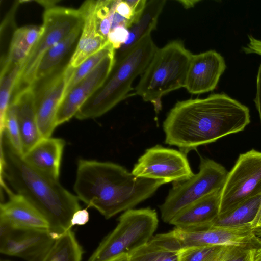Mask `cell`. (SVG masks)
<instances>
[{
    "instance_id": "38",
    "label": "cell",
    "mask_w": 261,
    "mask_h": 261,
    "mask_svg": "<svg viewBox=\"0 0 261 261\" xmlns=\"http://www.w3.org/2000/svg\"><path fill=\"white\" fill-rule=\"evenodd\" d=\"M179 3H180L184 8L186 9L191 8L195 6V5L199 2V1L197 0H181L178 1Z\"/></svg>"
},
{
    "instance_id": "7",
    "label": "cell",
    "mask_w": 261,
    "mask_h": 261,
    "mask_svg": "<svg viewBox=\"0 0 261 261\" xmlns=\"http://www.w3.org/2000/svg\"><path fill=\"white\" fill-rule=\"evenodd\" d=\"M227 171L208 158H200L199 171L190 178L173 182L164 202L160 206L164 222L169 223L183 209L212 192L222 189Z\"/></svg>"
},
{
    "instance_id": "29",
    "label": "cell",
    "mask_w": 261,
    "mask_h": 261,
    "mask_svg": "<svg viewBox=\"0 0 261 261\" xmlns=\"http://www.w3.org/2000/svg\"><path fill=\"white\" fill-rule=\"evenodd\" d=\"M117 2V0H98L96 2L95 13L98 33L107 40Z\"/></svg>"
},
{
    "instance_id": "6",
    "label": "cell",
    "mask_w": 261,
    "mask_h": 261,
    "mask_svg": "<svg viewBox=\"0 0 261 261\" xmlns=\"http://www.w3.org/2000/svg\"><path fill=\"white\" fill-rule=\"evenodd\" d=\"M158 222L156 211L149 207L125 211L115 229L87 261H109L123 255L129 256L151 240Z\"/></svg>"
},
{
    "instance_id": "19",
    "label": "cell",
    "mask_w": 261,
    "mask_h": 261,
    "mask_svg": "<svg viewBox=\"0 0 261 261\" xmlns=\"http://www.w3.org/2000/svg\"><path fill=\"white\" fill-rule=\"evenodd\" d=\"M65 141L58 138H43L22 155L35 169L58 179Z\"/></svg>"
},
{
    "instance_id": "14",
    "label": "cell",
    "mask_w": 261,
    "mask_h": 261,
    "mask_svg": "<svg viewBox=\"0 0 261 261\" xmlns=\"http://www.w3.org/2000/svg\"><path fill=\"white\" fill-rule=\"evenodd\" d=\"M115 60V53L107 56L63 97L56 116V127L75 116L85 101L102 86L111 73Z\"/></svg>"
},
{
    "instance_id": "10",
    "label": "cell",
    "mask_w": 261,
    "mask_h": 261,
    "mask_svg": "<svg viewBox=\"0 0 261 261\" xmlns=\"http://www.w3.org/2000/svg\"><path fill=\"white\" fill-rule=\"evenodd\" d=\"M176 249L182 250L203 246H234L257 249L261 246V230L253 229L250 223L234 226H215L170 231Z\"/></svg>"
},
{
    "instance_id": "31",
    "label": "cell",
    "mask_w": 261,
    "mask_h": 261,
    "mask_svg": "<svg viewBox=\"0 0 261 261\" xmlns=\"http://www.w3.org/2000/svg\"><path fill=\"white\" fill-rule=\"evenodd\" d=\"M128 29L124 27H118L111 30L108 36V41L115 50L119 49L128 38Z\"/></svg>"
},
{
    "instance_id": "8",
    "label": "cell",
    "mask_w": 261,
    "mask_h": 261,
    "mask_svg": "<svg viewBox=\"0 0 261 261\" xmlns=\"http://www.w3.org/2000/svg\"><path fill=\"white\" fill-rule=\"evenodd\" d=\"M43 20V33L24 63L15 91L18 90L22 85H25L24 87L32 85L37 68L44 54L84 23L80 9L56 5L45 9Z\"/></svg>"
},
{
    "instance_id": "28",
    "label": "cell",
    "mask_w": 261,
    "mask_h": 261,
    "mask_svg": "<svg viewBox=\"0 0 261 261\" xmlns=\"http://www.w3.org/2000/svg\"><path fill=\"white\" fill-rule=\"evenodd\" d=\"M179 253L164 248L149 241L128 257L129 261H179Z\"/></svg>"
},
{
    "instance_id": "4",
    "label": "cell",
    "mask_w": 261,
    "mask_h": 261,
    "mask_svg": "<svg viewBox=\"0 0 261 261\" xmlns=\"http://www.w3.org/2000/svg\"><path fill=\"white\" fill-rule=\"evenodd\" d=\"M157 49L149 34L115 57V64L105 83L82 105L75 118L85 120L99 117L127 97L134 81L144 72Z\"/></svg>"
},
{
    "instance_id": "35",
    "label": "cell",
    "mask_w": 261,
    "mask_h": 261,
    "mask_svg": "<svg viewBox=\"0 0 261 261\" xmlns=\"http://www.w3.org/2000/svg\"><path fill=\"white\" fill-rule=\"evenodd\" d=\"M126 1L133 11L135 22L139 18L142 13L144 11L147 1L127 0Z\"/></svg>"
},
{
    "instance_id": "36",
    "label": "cell",
    "mask_w": 261,
    "mask_h": 261,
    "mask_svg": "<svg viewBox=\"0 0 261 261\" xmlns=\"http://www.w3.org/2000/svg\"><path fill=\"white\" fill-rule=\"evenodd\" d=\"M254 101L258 112L261 123V64L259 66L256 77V92Z\"/></svg>"
},
{
    "instance_id": "11",
    "label": "cell",
    "mask_w": 261,
    "mask_h": 261,
    "mask_svg": "<svg viewBox=\"0 0 261 261\" xmlns=\"http://www.w3.org/2000/svg\"><path fill=\"white\" fill-rule=\"evenodd\" d=\"M132 173L137 177L163 180L166 184L184 181L194 175L186 154L159 145L145 151Z\"/></svg>"
},
{
    "instance_id": "40",
    "label": "cell",
    "mask_w": 261,
    "mask_h": 261,
    "mask_svg": "<svg viewBox=\"0 0 261 261\" xmlns=\"http://www.w3.org/2000/svg\"><path fill=\"white\" fill-rule=\"evenodd\" d=\"M109 261H129V257L127 255H123Z\"/></svg>"
},
{
    "instance_id": "27",
    "label": "cell",
    "mask_w": 261,
    "mask_h": 261,
    "mask_svg": "<svg viewBox=\"0 0 261 261\" xmlns=\"http://www.w3.org/2000/svg\"><path fill=\"white\" fill-rule=\"evenodd\" d=\"M115 49L109 43L100 50L91 56L75 68L74 73L65 89L64 97L80 81L92 72L107 56L115 53Z\"/></svg>"
},
{
    "instance_id": "17",
    "label": "cell",
    "mask_w": 261,
    "mask_h": 261,
    "mask_svg": "<svg viewBox=\"0 0 261 261\" xmlns=\"http://www.w3.org/2000/svg\"><path fill=\"white\" fill-rule=\"evenodd\" d=\"M11 102L14 106L21 137L23 155L43 138L38 128L33 87H24L14 93Z\"/></svg>"
},
{
    "instance_id": "24",
    "label": "cell",
    "mask_w": 261,
    "mask_h": 261,
    "mask_svg": "<svg viewBox=\"0 0 261 261\" xmlns=\"http://www.w3.org/2000/svg\"><path fill=\"white\" fill-rule=\"evenodd\" d=\"M83 250L70 230L56 240L43 261H81Z\"/></svg>"
},
{
    "instance_id": "37",
    "label": "cell",
    "mask_w": 261,
    "mask_h": 261,
    "mask_svg": "<svg viewBox=\"0 0 261 261\" xmlns=\"http://www.w3.org/2000/svg\"><path fill=\"white\" fill-rule=\"evenodd\" d=\"M250 225L253 229L261 230V197L258 212L254 220L250 223Z\"/></svg>"
},
{
    "instance_id": "2",
    "label": "cell",
    "mask_w": 261,
    "mask_h": 261,
    "mask_svg": "<svg viewBox=\"0 0 261 261\" xmlns=\"http://www.w3.org/2000/svg\"><path fill=\"white\" fill-rule=\"evenodd\" d=\"M0 151L1 179L7 181L43 216L54 239L57 240L70 230L72 217L81 208L77 197L58 179L27 163L4 133L0 137Z\"/></svg>"
},
{
    "instance_id": "18",
    "label": "cell",
    "mask_w": 261,
    "mask_h": 261,
    "mask_svg": "<svg viewBox=\"0 0 261 261\" xmlns=\"http://www.w3.org/2000/svg\"><path fill=\"white\" fill-rule=\"evenodd\" d=\"M8 196V200L1 202L0 219L18 227L48 229L43 216L23 196L14 193L6 184L1 186Z\"/></svg>"
},
{
    "instance_id": "22",
    "label": "cell",
    "mask_w": 261,
    "mask_h": 261,
    "mask_svg": "<svg viewBox=\"0 0 261 261\" xmlns=\"http://www.w3.org/2000/svg\"><path fill=\"white\" fill-rule=\"evenodd\" d=\"M83 23L44 54L37 68L33 84L49 76L61 67L60 66L65 57L73 47H76Z\"/></svg>"
},
{
    "instance_id": "21",
    "label": "cell",
    "mask_w": 261,
    "mask_h": 261,
    "mask_svg": "<svg viewBox=\"0 0 261 261\" xmlns=\"http://www.w3.org/2000/svg\"><path fill=\"white\" fill-rule=\"evenodd\" d=\"M166 3L165 0H150L147 2L145 9L139 18L128 29L127 40L116 50L115 57L124 53L140 40L156 28L158 20Z\"/></svg>"
},
{
    "instance_id": "32",
    "label": "cell",
    "mask_w": 261,
    "mask_h": 261,
    "mask_svg": "<svg viewBox=\"0 0 261 261\" xmlns=\"http://www.w3.org/2000/svg\"><path fill=\"white\" fill-rule=\"evenodd\" d=\"M256 250L238 247L224 261H254Z\"/></svg>"
},
{
    "instance_id": "39",
    "label": "cell",
    "mask_w": 261,
    "mask_h": 261,
    "mask_svg": "<svg viewBox=\"0 0 261 261\" xmlns=\"http://www.w3.org/2000/svg\"><path fill=\"white\" fill-rule=\"evenodd\" d=\"M254 261H261V246L256 250Z\"/></svg>"
},
{
    "instance_id": "13",
    "label": "cell",
    "mask_w": 261,
    "mask_h": 261,
    "mask_svg": "<svg viewBox=\"0 0 261 261\" xmlns=\"http://www.w3.org/2000/svg\"><path fill=\"white\" fill-rule=\"evenodd\" d=\"M75 69L68 63L39 81L41 83H35L38 85L37 87L32 85L35 95L37 122L42 138L50 137L56 127V114Z\"/></svg>"
},
{
    "instance_id": "30",
    "label": "cell",
    "mask_w": 261,
    "mask_h": 261,
    "mask_svg": "<svg viewBox=\"0 0 261 261\" xmlns=\"http://www.w3.org/2000/svg\"><path fill=\"white\" fill-rule=\"evenodd\" d=\"M4 133L6 134L14 149L23 155V146L19 126L17 119L15 109L12 103L8 110Z\"/></svg>"
},
{
    "instance_id": "20",
    "label": "cell",
    "mask_w": 261,
    "mask_h": 261,
    "mask_svg": "<svg viewBox=\"0 0 261 261\" xmlns=\"http://www.w3.org/2000/svg\"><path fill=\"white\" fill-rule=\"evenodd\" d=\"M44 31L43 25H29L16 29L7 55L1 61L0 77L15 66L23 64Z\"/></svg>"
},
{
    "instance_id": "23",
    "label": "cell",
    "mask_w": 261,
    "mask_h": 261,
    "mask_svg": "<svg viewBox=\"0 0 261 261\" xmlns=\"http://www.w3.org/2000/svg\"><path fill=\"white\" fill-rule=\"evenodd\" d=\"M261 195L246 201L233 210L219 215L212 226H234L250 223L258 212Z\"/></svg>"
},
{
    "instance_id": "3",
    "label": "cell",
    "mask_w": 261,
    "mask_h": 261,
    "mask_svg": "<svg viewBox=\"0 0 261 261\" xmlns=\"http://www.w3.org/2000/svg\"><path fill=\"white\" fill-rule=\"evenodd\" d=\"M163 180L137 177L116 163L81 159L73 189L79 200L109 219L150 197Z\"/></svg>"
},
{
    "instance_id": "33",
    "label": "cell",
    "mask_w": 261,
    "mask_h": 261,
    "mask_svg": "<svg viewBox=\"0 0 261 261\" xmlns=\"http://www.w3.org/2000/svg\"><path fill=\"white\" fill-rule=\"evenodd\" d=\"M115 11L119 15L129 20L132 24L135 22V17L132 9L126 1L117 0Z\"/></svg>"
},
{
    "instance_id": "26",
    "label": "cell",
    "mask_w": 261,
    "mask_h": 261,
    "mask_svg": "<svg viewBox=\"0 0 261 261\" xmlns=\"http://www.w3.org/2000/svg\"><path fill=\"white\" fill-rule=\"evenodd\" d=\"M239 247L203 246L184 249L179 253V261H224Z\"/></svg>"
},
{
    "instance_id": "15",
    "label": "cell",
    "mask_w": 261,
    "mask_h": 261,
    "mask_svg": "<svg viewBox=\"0 0 261 261\" xmlns=\"http://www.w3.org/2000/svg\"><path fill=\"white\" fill-rule=\"evenodd\" d=\"M224 58L210 50L193 55L187 71L185 88L192 94L213 91L226 69Z\"/></svg>"
},
{
    "instance_id": "5",
    "label": "cell",
    "mask_w": 261,
    "mask_h": 261,
    "mask_svg": "<svg viewBox=\"0 0 261 261\" xmlns=\"http://www.w3.org/2000/svg\"><path fill=\"white\" fill-rule=\"evenodd\" d=\"M193 54L179 41L158 48L137 86L135 94L151 102L156 114L162 110L161 99L168 93L185 88Z\"/></svg>"
},
{
    "instance_id": "9",
    "label": "cell",
    "mask_w": 261,
    "mask_h": 261,
    "mask_svg": "<svg viewBox=\"0 0 261 261\" xmlns=\"http://www.w3.org/2000/svg\"><path fill=\"white\" fill-rule=\"evenodd\" d=\"M261 195V152L251 149L240 154L228 172L221 190L219 215Z\"/></svg>"
},
{
    "instance_id": "16",
    "label": "cell",
    "mask_w": 261,
    "mask_h": 261,
    "mask_svg": "<svg viewBox=\"0 0 261 261\" xmlns=\"http://www.w3.org/2000/svg\"><path fill=\"white\" fill-rule=\"evenodd\" d=\"M221 190H216L189 205L177 214L169 224L183 229L212 226L219 214Z\"/></svg>"
},
{
    "instance_id": "25",
    "label": "cell",
    "mask_w": 261,
    "mask_h": 261,
    "mask_svg": "<svg viewBox=\"0 0 261 261\" xmlns=\"http://www.w3.org/2000/svg\"><path fill=\"white\" fill-rule=\"evenodd\" d=\"M23 64L13 67L8 73L0 77V136L4 132L8 110L22 72Z\"/></svg>"
},
{
    "instance_id": "12",
    "label": "cell",
    "mask_w": 261,
    "mask_h": 261,
    "mask_svg": "<svg viewBox=\"0 0 261 261\" xmlns=\"http://www.w3.org/2000/svg\"><path fill=\"white\" fill-rule=\"evenodd\" d=\"M56 240L48 229L18 227L0 219V252L25 261H43Z\"/></svg>"
},
{
    "instance_id": "34",
    "label": "cell",
    "mask_w": 261,
    "mask_h": 261,
    "mask_svg": "<svg viewBox=\"0 0 261 261\" xmlns=\"http://www.w3.org/2000/svg\"><path fill=\"white\" fill-rule=\"evenodd\" d=\"M89 220V214L87 209H80L73 215L71 224L72 227L75 225H83L86 224Z\"/></svg>"
},
{
    "instance_id": "1",
    "label": "cell",
    "mask_w": 261,
    "mask_h": 261,
    "mask_svg": "<svg viewBox=\"0 0 261 261\" xmlns=\"http://www.w3.org/2000/svg\"><path fill=\"white\" fill-rule=\"evenodd\" d=\"M249 108L225 93L178 101L163 122L165 143L187 154L198 146L243 130Z\"/></svg>"
}]
</instances>
